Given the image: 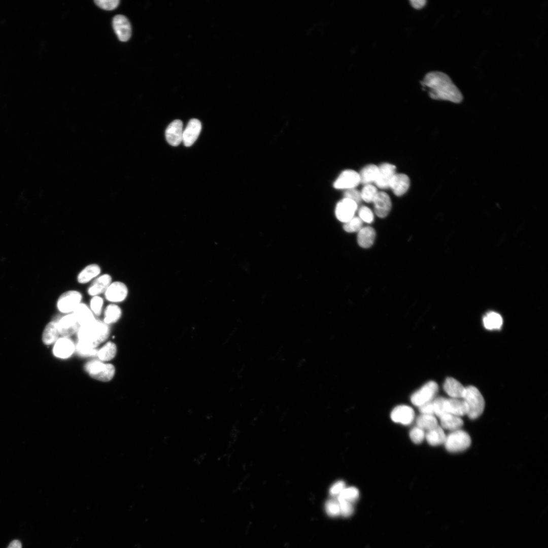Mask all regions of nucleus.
<instances>
[{
  "instance_id": "ddd939ff",
  "label": "nucleus",
  "mask_w": 548,
  "mask_h": 548,
  "mask_svg": "<svg viewBox=\"0 0 548 548\" xmlns=\"http://www.w3.org/2000/svg\"><path fill=\"white\" fill-rule=\"evenodd\" d=\"M75 351L74 342L68 337L59 338L55 342L53 353L54 355L60 359H66L70 357Z\"/></svg>"
},
{
  "instance_id": "2eb2a0df",
  "label": "nucleus",
  "mask_w": 548,
  "mask_h": 548,
  "mask_svg": "<svg viewBox=\"0 0 548 548\" xmlns=\"http://www.w3.org/2000/svg\"><path fill=\"white\" fill-rule=\"evenodd\" d=\"M395 174V165L388 163H383L379 166V173L374 183L380 188H389L391 181Z\"/></svg>"
},
{
  "instance_id": "6e6552de",
  "label": "nucleus",
  "mask_w": 548,
  "mask_h": 548,
  "mask_svg": "<svg viewBox=\"0 0 548 548\" xmlns=\"http://www.w3.org/2000/svg\"><path fill=\"white\" fill-rule=\"evenodd\" d=\"M357 209V203L347 198H343L336 204L335 214L340 222L346 223L354 217Z\"/></svg>"
},
{
  "instance_id": "79ce46f5",
  "label": "nucleus",
  "mask_w": 548,
  "mask_h": 548,
  "mask_svg": "<svg viewBox=\"0 0 548 548\" xmlns=\"http://www.w3.org/2000/svg\"><path fill=\"white\" fill-rule=\"evenodd\" d=\"M95 4L99 8L105 10H113L119 4V0H95Z\"/></svg>"
},
{
  "instance_id": "c85d7f7f",
  "label": "nucleus",
  "mask_w": 548,
  "mask_h": 548,
  "mask_svg": "<svg viewBox=\"0 0 548 548\" xmlns=\"http://www.w3.org/2000/svg\"><path fill=\"white\" fill-rule=\"evenodd\" d=\"M379 173V166L374 164H368L362 168L359 174L360 182L369 184L375 182Z\"/></svg>"
},
{
  "instance_id": "ea45409f",
  "label": "nucleus",
  "mask_w": 548,
  "mask_h": 548,
  "mask_svg": "<svg viewBox=\"0 0 548 548\" xmlns=\"http://www.w3.org/2000/svg\"><path fill=\"white\" fill-rule=\"evenodd\" d=\"M359 218L362 221L367 223H371L373 221L374 215L372 211L367 207L362 206L358 211Z\"/></svg>"
},
{
  "instance_id": "dca6fc26",
  "label": "nucleus",
  "mask_w": 548,
  "mask_h": 548,
  "mask_svg": "<svg viewBox=\"0 0 548 548\" xmlns=\"http://www.w3.org/2000/svg\"><path fill=\"white\" fill-rule=\"evenodd\" d=\"M442 409L444 413L450 414L458 417L467 414V408L464 401L462 399L443 397Z\"/></svg>"
},
{
  "instance_id": "2f4dec72",
  "label": "nucleus",
  "mask_w": 548,
  "mask_h": 548,
  "mask_svg": "<svg viewBox=\"0 0 548 548\" xmlns=\"http://www.w3.org/2000/svg\"><path fill=\"white\" fill-rule=\"evenodd\" d=\"M122 311L119 306L114 304H109L105 310L103 322L107 324L115 323L119 320Z\"/></svg>"
},
{
  "instance_id": "f257e3e1",
  "label": "nucleus",
  "mask_w": 548,
  "mask_h": 548,
  "mask_svg": "<svg viewBox=\"0 0 548 548\" xmlns=\"http://www.w3.org/2000/svg\"><path fill=\"white\" fill-rule=\"evenodd\" d=\"M421 84L428 89V94L432 99L456 104L460 103L463 99L459 89L450 77L443 72L432 71L427 73Z\"/></svg>"
},
{
  "instance_id": "a878e982",
  "label": "nucleus",
  "mask_w": 548,
  "mask_h": 548,
  "mask_svg": "<svg viewBox=\"0 0 548 548\" xmlns=\"http://www.w3.org/2000/svg\"><path fill=\"white\" fill-rule=\"evenodd\" d=\"M428 443L432 446H436L444 443L446 435L441 427L437 426L435 428L428 430L425 434Z\"/></svg>"
},
{
  "instance_id": "4be33fe9",
  "label": "nucleus",
  "mask_w": 548,
  "mask_h": 548,
  "mask_svg": "<svg viewBox=\"0 0 548 548\" xmlns=\"http://www.w3.org/2000/svg\"><path fill=\"white\" fill-rule=\"evenodd\" d=\"M112 278L108 274L102 275L91 283L88 289V293L92 296H98L104 293L111 284Z\"/></svg>"
},
{
  "instance_id": "9b49d317",
  "label": "nucleus",
  "mask_w": 548,
  "mask_h": 548,
  "mask_svg": "<svg viewBox=\"0 0 548 548\" xmlns=\"http://www.w3.org/2000/svg\"><path fill=\"white\" fill-rule=\"evenodd\" d=\"M59 334L68 337L77 332L80 325L73 313L62 317L56 322Z\"/></svg>"
},
{
  "instance_id": "a211bd4d",
  "label": "nucleus",
  "mask_w": 548,
  "mask_h": 548,
  "mask_svg": "<svg viewBox=\"0 0 548 548\" xmlns=\"http://www.w3.org/2000/svg\"><path fill=\"white\" fill-rule=\"evenodd\" d=\"M183 123L180 120L172 122L165 130V137L167 142L173 146H177L183 140Z\"/></svg>"
},
{
  "instance_id": "39448f33",
  "label": "nucleus",
  "mask_w": 548,
  "mask_h": 548,
  "mask_svg": "<svg viewBox=\"0 0 548 548\" xmlns=\"http://www.w3.org/2000/svg\"><path fill=\"white\" fill-rule=\"evenodd\" d=\"M471 438L465 431L458 429L453 431L446 436L444 444L450 452L457 453L463 451L469 447Z\"/></svg>"
},
{
  "instance_id": "37998d69",
  "label": "nucleus",
  "mask_w": 548,
  "mask_h": 548,
  "mask_svg": "<svg viewBox=\"0 0 548 548\" xmlns=\"http://www.w3.org/2000/svg\"><path fill=\"white\" fill-rule=\"evenodd\" d=\"M338 502L340 507V513L342 516L347 517L353 513L354 509L351 502L342 499H338Z\"/></svg>"
},
{
  "instance_id": "473e14b6",
  "label": "nucleus",
  "mask_w": 548,
  "mask_h": 548,
  "mask_svg": "<svg viewBox=\"0 0 548 548\" xmlns=\"http://www.w3.org/2000/svg\"><path fill=\"white\" fill-rule=\"evenodd\" d=\"M417 426L427 430L432 429L437 425V421L434 415L421 414L416 419Z\"/></svg>"
},
{
  "instance_id": "f8f14e48",
  "label": "nucleus",
  "mask_w": 548,
  "mask_h": 548,
  "mask_svg": "<svg viewBox=\"0 0 548 548\" xmlns=\"http://www.w3.org/2000/svg\"><path fill=\"white\" fill-rule=\"evenodd\" d=\"M391 420L397 423L404 425H409L415 419V412L413 409L406 405H400L396 406L392 410L390 415Z\"/></svg>"
},
{
  "instance_id": "412c9836",
  "label": "nucleus",
  "mask_w": 548,
  "mask_h": 548,
  "mask_svg": "<svg viewBox=\"0 0 548 548\" xmlns=\"http://www.w3.org/2000/svg\"><path fill=\"white\" fill-rule=\"evenodd\" d=\"M443 388L445 392L453 398H462L465 387L455 379L447 378L443 383Z\"/></svg>"
},
{
  "instance_id": "1a4fd4ad",
  "label": "nucleus",
  "mask_w": 548,
  "mask_h": 548,
  "mask_svg": "<svg viewBox=\"0 0 548 548\" xmlns=\"http://www.w3.org/2000/svg\"><path fill=\"white\" fill-rule=\"evenodd\" d=\"M360 183L359 174L354 170L343 171L333 183V187L337 189H350L355 188Z\"/></svg>"
},
{
  "instance_id": "58836bf2",
  "label": "nucleus",
  "mask_w": 548,
  "mask_h": 548,
  "mask_svg": "<svg viewBox=\"0 0 548 548\" xmlns=\"http://www.w3.org/2000/svg\"><path fill=\"white\" fill-rule=\"evenodd\" d=\"M104 304L103 299L99 296H93L90 300V310L96 316L101 314Z\"/></svg>"
},
{
  "instance_id": "c03bdc74",
  "label": "nucleus",
  "mask_w": 548,
  "mask_h": 548,
  "mask_svg": "<svg viewBox=\"0 0 548 548\" xmlns=\"http://www.w3.org/2000/svg\"><path fill=\"white\" fill-rule=\"evenodd\" d=\"M345 198L350 199L357 203L360 202L361 199L360 192L355 188L346 190L344 193Z\"/></svg>"
},
{
  "instance_id": "a18cd8bd",
  "label": "nucleus",
  "mask_w": 548,
  "mask_h": 548,
  "mask_svg": "<svg viewBox=\"0 0 548 548\" xmlns=\"http://www.w3.org/2000/svg\"><path fill=\"white\" fill-rule=\"evenodd\" d=\"M345 488V482L342 481H338L331 486L329 490V494L333 496L338 495Z\"/></svg>"
},
{
  "instance_id": "6ab92c4d",
  "label": "nucleus",
  "mask_w": 548,
  "mask_h": 548,
  "mask_svg": "<svg viewBox=\"0 0 548 548\" xmlns=\"http://www.w3.org/2000/svg\"><path fill=\"white\" fill-rule=\"evenodd\" d=\"M375 214L380 218L386 217L390 213L392 202L390 197L385 192H378L373 202Z\"/></svg>"
},
{
  "instance_id": "4c0bfd02",
  "label": "nucleus",
  "mask_w": 548,
  "mask_h": 548,
  "mask_svg": "<svg viewBox=\"0 0 548 548\" xmlns=\"http://www.w3.org/2000/svg\"><path fill=\"white\" fill-rule=\"evenodd\" d=\"M409 437L414 443L419 444L423 441L425 437V433L423 429L416 426L410 430Z\"/></svg>"
},
{
  "instance_id": "7ed1b4c3",
  "label": "nucleus",
  "mask_w": 548,
  "mask_h": 548,
  "mask_svg": "<svg viewBox=\"0 0 548 548\" xmlns=\"http://www.w3.org/2000/svg\"><path fill=\"white\" fill-rule=\"evenodd\" d=\"M466 404L467 415L471 419H475L483 413L485 402L480 391L475 387H465L462 398Z\"/></svg>"
},
{
  "instance_id": "393cba45",
  "label": "nucleus",
  "mask_w": 548,
  "mask_h": 548,
  "mask_svg": "<svg viewBox=\"0 0 548 548\" xmlns=\"http://www.w3.org/2000/svg\"><path fill=\"white\" fill-rule=\"evenodd\" d=\"M441 427L451 431L458 429L463 425V421L460 417L445 413L439 417Z\"/></svg>"
},
{
  "instance_id": "72a5a7b5",
  "label": "nucleus",
  "mask_w": 548,
  "mask_h": 548,
  "mask_svg": "<svg viewBox=\"0 0 548 548\" xmlns=\"http://www.w3.org/2000/svg\"><path fill=\"white\" fill-rule=\"evenodd\" d=\"M359 495V491L356 487L345 488L338 495L337 499L345 500L351 503L357 500Z\"/></svg>"
},
{
  "instance_id": "0eeeda50",
  "label": "nucleus",
  "mask_w": 548,
  "mask_h": 548,
  "mask_svg": "<svg viewBox=\"0 0 548 548\" xmlns=\"http://www.w3.org/2000/svg\"><path fill=\"white\" fill-rule=\"evenodd\" d=\"M82 298V294L77 291L70 290L65 292L60 295L57 300V309L62 313L69 314L73 312L81 303Z\"/></svg>"
},
{
  "instance_id": "b1692460",
  "label": "nucleus",
  "mask_w": 548,
  "mask_h": 548,
  "mask_svg": "<svg viewBox=\"0 0 548 548\" xmlns=\"http://www.w3.org/2000/svg\"><path fill=\"white\" fill-rule=\"evenodd\" d=\"M375 230L371 227H362L358 232L357 242L358 245L362 248H368L370 247L375 237Z\"/></svg>"
},
{
  "instance_id": "de8ad7c7",
  "label": "nucleus",
  "mask_w": 548,
  "mask_h": 548,
  "mask_svg": "<svg viewBox=\"0 0 548 548\" xmlns=\"http://www.w3.org/2000/svg\"><path fill=\"white\" fill-rule=\"evenodd\" d=\"M7 548H22V544L18 540H13Z\"/></svg>"
},
{
  "instance_id": "bb28decb",
  "label": "nucleus",
  "mask_w": 548,
  "mask_h": 548,
  "mask_svg": "<svg viewBox=\"0 0 548 548\" xmlns=\"http://www.w3.org/2000/svg\"><path fill=\"white\" fill-rule=\"evenodd\" d=\"M100 268L96 264H91L85 267L78 275L77 280L81 284L87 283L100 273Z\"/></svg>"
},
{
  "instance_id": "c756f323",
  "label": "nucleus",
  "mask_w": 548,
  "mask_h": 548,
  "mask_svg": "<svg viewBox=\"0 0 548 548\" xmlns=\"http://www.w3.org/2000/svg\"><path fill=\"white\" fill-rule=\"evenodd\" d=\"M59 335L56 322H50L45 327L42 334V340L47 345L55 342Z\"/></svg>"
},
{
  "instance_id": "c9c22d12",
  "label": "nucleus",
  "mask_w": 548,
  "mask_h": 548,
  "mask_svg": "<svg viewBox=\"0 0 548 548\" xmlns=\"http://www.w3.org/2000/svg\"><path fill=\"white\" fill-rule=\"evenodd\" d=\"M363 222L357 217H354L344 223V229L348 232H358L362 227Z\"/></svg>"
},
{
  "instance_id": "5701e85b",
  "label": "nucleus",
  "mask_w": 548,
  "mask_h": 548,
  "mask_svg": "<svg viewBox=\"0 0 548 548\" xmlns=\"http://www.w3.org/2000/svg\"><path fill=\"white\" fill-rule=\"evenodd\" d=\"M80 326L88 324L96 319L89 307L84 303H80L72 313Z\"/></svg>"
},
{
  "instance_id": "4468645a",
  "label": "nucleus",
  "mask_w": 548,
  "mask_h": 548,
  "mask_svg": "<svg viewBox=\"0 0 548 548\" xmlns=\"http://www.w3.org/2000/svg\"><path fill=\"white\" fill-rule=\"evenodd\" d=\"M128 289L126 286L121 282L111 283L105 292L107 300L113 302L123 301L127 297Z\"/></svg>"
},
{
  "instance_id": "f3484780",
  "label": "nucleus",
  "mask_w": 548,
  "mask_h": 548,
  "mask_svg": "<svg viewBox=\"0 0 548 548\" xmlns=\"http://www.w3.org/2000/svg\"><path fill=\"white\" fill-rule=\"evenodd\" d=\"M201 129V124L197 119H191L183 130V140L186 147L192 146L197 139Z\"/></svg>"
},
{
  "instance_id": "f704fd0d",
  "label": "nucleus",
  "mask_w": 548,
  "mask_h": 548,
  "mask_svg": "<svg viewBox=\"0 0 548 548\" xmlns=\"http://www.w3.org/2000/svg\"><path fill=\"white\" fill-rule=\"evenodd\" d=\"M378 192L375 187L371 184H366L360 192L361 199L366 202H373Z\"/></svg>"
},
{
  "instance_id": "423d86ee",
  "label": "nucleus",
  "mask_w": 548,
  "mask_h": 548,
  "mask_svg": "<svg viewBox=\"0 0 548 548\" xmlns=\"http://www.w3.org/2000/svg\"><path fill=\"white\" fill-rule=\"evenodd\" d=\"M438 390L437 383L434 381H429L411 395L410 401L414 405L419 407L432 401Z\"/></svg>"
},
{
  "instance_id": "e433bc0d",
  "label": "nucleus",
  "mask_w": 548,
  "mask_h": 548,
  "mask_svg": "<svg viewBox=\"0 0 548 548\" xmlns=\"http://www.w3.org/2000/svg\"><path fill=\"white\" fill-rule=\"evenodd\" d=\"M75 350L77 353L83 357H93L97 355L96 348L85 346L79 342L75 345Z\"/></svg>"
},
{
  "instance_id": "a19ab883",
  "label": "nucleus",
  "mask_w": 548,
  "mask_h": 548,
  "mask_svg": "<svg viewBox=\"0 0 548 548\" xmlns=\"http://www.w3.org/2000/svg\"><path fill=\"white\" fill-rule=\"evenodd\" d=\"M325 509L327 514L331 517H336L340 513L339 503L334 500H329L326 502Z\"/></svg>"
},
{
  "instance_id": "cd10ccee",
  "label": "nucleus",
  "mask_w": 548,
  "mask_h": 548,
  "mask_svg": "<svg viewBox=\"0 0 548 548\" xmlns=\"http://www.w3.org/2000/svg\"><path fill=\"white\" fill-rule=\"evenodd\" d=\"M484 327L488 330L499 329L503 324V319L501 315L495 312L487 313L483 318Z\"/></svg>"
},
{
  "instance_id": "aec40b11",
  "label": "nucleus",
  "mask_w": 548,
  "mask_h": 548,
  "mask_svg": "<svg viewBox=\"0 0 548 548\" xmlns=\"http://www.w3.org/2000/svg\"><path fill=\"white\" fill-rule=\"evenodd\" d=\"M409 184V179L406 175L395 174L391 181L389 187L396 196H399L407 191Z\"/></svg>"
},
{
  "instance_id": "20e7f679",
  "label": "nucleus",
  "mask_w": 548,
  "mask_h": 548,
  "mask_svg": "<svg viewBox=\"0 0 548 548\" xmlns=\"http://www.w3.org/2000/svg\"><path fill=\"white\" fill-rule=\"evenodd\" d=\"M84 369L91 378L101 382L111 381L115 373V368L113 364L97 360L87 362Z\"/></svg>"
},
{
  "instance_id": "49530a36",
  "label": "nucleus",
  "mask_w": 548,
  "mask_h": 548,
  "mask_svg": "<svg viewBox=\"0 0 548 548\" xmlns=\"http://www.w3.org/2000/svg\"><path fill=\"white\" fill-rule=\"evenodd\" d=\"M411 6L416 9H420L423 8L427 3L425 0H411L409 1Z\"/></svg>"
},
{
  "instance_id": "f03ea898",
  "label": "nucleus",
  "mask_w": 548,
  "mask_h": 548,
  "mask_svg": "<svg viewBox=\"0 0 548 548\" xmlns=\"http://www.w3.org/2000/svg\"><path fill=\"white\" fill-rule=\"evenodd\" d=\"M109 333L108 324L95 319L90 323L79 327L77 331L78 341L85 346L96 348L108 338Z\"/></svg>"
},
{
  "instance_id": "7c9ffc66",
  "label": "nucleus",
  "mask_w": 548,
  "mask_h": 548,
  "mask_svg": "<svg viewBox=\"0 0 548 548\" xmlns=\"http://www.w3.org/2000/svg\"><path fill=\"white\" fill-rule=\"evenodd\" d=\"M116 353V345L112 341H108L97 350V356L100 361H108L113 359Z\"/></svg>"
},
{
  "instance_id": "9d476101",
  "label": "nucleus",
  "mask_w": 548,
  "mask_h": 548,
  "mask_svg": "<svg viewBox=\"0 0 548 548\" xmlns=\"http://www.w3.org/2000/svg\"><path fill=\"white\" fill-rule=\"evenodd\" d=\"M114 30L118 39L122 42L127 41L131 36V26L128 19L124 15H117L112 20Z\"/></svg>"
}]
</instances>
